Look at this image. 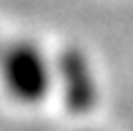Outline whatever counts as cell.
<instances>
[{"label": "cell", "instance_id": "cell-1", "mask_svg": "<svg viewBox=\"0 0 133 131\" xmlns=\"http://www.w3.org/2000/svg\"><path fill=\"white\" fill-rule=\"evenodd\" d=\"M54 59L35 40L19 38L0 47V87L12 103L42 105L54 94Z\"/></svg>", "mask_w": 133, "mask_h": 131}, {"label": "cell", "instance_id": "cell-2", "mask_svg": "<svg viewBox=\"0 0 133 131\" xmlns=\"http://www.w3.org/2000/svg\"><path fill=\"white\" fill-rule=\"evenodd\" d=\"M54 91H61L65 108L75 115L94 110L98 101V82L89 56L75 47L54 59Z\"/></svg>", "mask_w": 133, "mask_h": 131}]
</instances>
